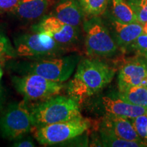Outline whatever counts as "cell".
Listing matches in <instances>:
<instances>
[{
    "label": "cell",
    "instance_id": "3",
    "mask_svg": "<svg viewBox=\"0 0 147 147\" xmlns=\"http://www.w3.org/2000/svg\"><path fill=\"white\" fill-rule=\"evenodd\" d=\"M31 113L35 126L38 127L82 117L78 102L70 96L48 99L33 108Z\"/></svg>",
    "mask_w": 147,
    "mask_h": 147
},
{
    "label": "cell",
    "instance_id": "15",
    "mask_svg": "<svg viewBox=\"0 0 147 147\" xmlns=\"http://www.w3.org/2000/svg\"><path fill=\"white\" fill-rule=\"evenodd\" d=\"M48 6V0H21L12 12L24 19L34 20L43 15Z\"/></svg>",
    "mask_w": 147,
    "mask_h": 147
},
{
    "label": "cell",
    "instance_id": "1",
    "mask_svg": "<svg viewBox=\"0 0 147 147\" xmlns=\"http://www.w3.org/2000/svg\"><path fill=\"white\" fill-rule=\"evenodd\" d=\"M116 70L97 59L79 61L74 76L67 85L69 96L78 102L98 93L112 81Z\"/></svg>",
    "mask_w": 147,
    "mask_h": 147
},
{
    "label": "cell",
    "instance_id": "25",
    "mask_svg": "<svg viewBox=\"0 0 147 147\" xmlns=\"http://www.w3.org/2000/svg\"><path fill=\"white\" fill-rule=\"evenodd\" d=\"M13 146L17 147H34L35 144L32 140H22L14 143Z\"/></svg>",
    "mask_w": 147,
    "mask_h": 147
},
{
    "label": "cell",
    "instance_id": "23",
    "mask_svg": "<svg viewBox=\"0 0 147 147\" xmlns=\"http://www.w3.org/2000/svg\"><path fill=\"white\" fill-rule=\"evenodd\" d=\"M132 49L140 53L147 50V34H142L138 37L133 43L130 45Z\"/></svg>",
    "mask_w": 147,
    "mask_h": 147
},
{
    "label": "cell",
    "instance_id": "19",
    "mask_svg": "<svg viewBox=\"0 0 147 147\" xmlns=\"http://www.w3.org/2000/svg\"><path fill=\"white\" fill-rule=\"evenodd\" d=\"M82 10L89 16H99L105 12L110 0H78Z\"/></svg>",
    "mask_w": 147,
    "mask_h": 147
},
{
    "label": "cell",
    "instance_id": "9",
    "mask_svg": "<svg viewBox=\"0 0 147 147\" xmlns=\"http://www.w3.org/2000/svg\"><path fill=\"white\" fill-rule=\"evenodd\" d=\"M35 32L51 36L55 41L68 47L77 41L78 27L71 26L60 21L56 16H46L34 27Z\"/></svg>",
    "mask_w": 147,
    "mask_h": 147
},
{
    "label": "cell",
    "instance_id": "14",
    "mask_svg": "<svg viewBox=\"0 0 147 147\" xmlns=\"http://www.w3.org/2000/svg\"><path fill=\"white\" fill-rule=\"evenodd\" d=\"M78 0H60L55 8L54 16L63 23L78 27L84 17Z\"/></svg>",
    "mask_w": 147,
    "mask_h": 147
},
{
    "label": "cell",
    "instance_id": "5",
    "mask_svg": "<svg viewBox=\"0 0 147 147\" xmlns=\"http://www.w3.org/2000/svg\"><path fill=\"white\" fill-rule=\"evenodd\" d=\"M85 48L91 57H109L118 51L119 47L110 31L99 16H91L84 21Z\"/></svg>",
    "mask_w": 147,
    "mask_h": 147
},
{
    "label": "cell",
    "instance_id": "17",
    "mask_svg": "<svg viewBox=\"0 0 147 147\" xmlns=\"http://www.w3.org/2000/svg\"><path fill=\"white\" fill-rule=\"evenodd\" d=\"M113 17L123 23H138L131 5L126 0H111Z\"/></svg>",
    "mask_w": 147,
    "mask_h": 147
},
{
    "label": "cell",
    "instance_id": "28",
    "mask_svg": "<svg viewBox=\"0 0 147 147\" xmlns=\"http://www.w3.org/2000/svg\"><path fill=\"white\" fill-rule=\"evenodd\" d=\"M140 54H141V55H142V56L143 57L145 58V59H146L147 60V50L144 51V52L141 53Z\"/></svg>",
    "mask_w": 147,
    "mask_h": 147
},
{
    "label": "cell",
    "instance_id": "7",
    "mask_svg": "<svg viewBox=\"0 0 147 147\" xmlns=\"http://www.w3.org/2000/svg\"><path fill=\"white\" fill-rule=\"evenodd\" d=\"M12 81L18 93L29 101H45L58 95L63 87L61 82L32 74L14 76Z\"/></svg>",
    "mask_w": 147,
    "mask_h": 147
},
{
    "label": "cell",
    "instance_id": "12",
    "mask_svg": "<svg viewBox=\"0 0 147 147\" xmlns=\"http://www.w3.org/2000/svg\"><path fill=\"white\" fill-rule=\"evenodd\" d=\"M102 104L106 114L133 119L140 115H147V107L135 105L123 100L117 95L102 98Z\"/></svg>",
    "mask_w": 147,
    "mask_h": 147
},
{
    "label": "cell",
    "instance_id": "20",
    "mask_svg": "<svg viewBox=\"0 0 147 147\" xmlns=\"http://www.w3.org/2000/svg\"><path fill=\"white\" fill-rule=\"evenodd\" d=\"M16 56L15 48L12 47L8 37L0 29V63L13 59Z\"/></svg>",
    "mask_w": 147,
    "mask_h": 147
},
{
    "label": "cell",
    "instance_id": "26",
    "mask_svg": "<svg viewBox=\"0 0 147 147\" xmlns=\"http://www.w3.org/2000/svg\"><path fill=\"white\" fill-rule=\"evenodd\" d=\"M3 89L1 87V85L0 84V110H1L3 106Z\"/></svg>",
    "mask_w": 147,
    "mask_h": 147
},
{
    "label": "cell",
    "instance_id": "24",
    "mask_svg": "<svg viewBox=\"0 0 147 147\" xmlns=\"http://www.w3.org/2000/svg\"><path fill=\"white\" fill-rule=\"evenodd\" d=\"M20 1L21 0H0V12H12Z\"/></svg>",
    "mask_w": 147,
    "mask_h": 147
},
{
    "label": "cell",
    "instance_id": "13",
    "mask_svg": "<svg viewBox=\"0 0 147 147\" xmlns=\"http://www.w3.org/2000/svg\"><path fill=\"white\" fill-rule=\"evenodd\" d=\"M110 26L114 39L122 49L130 47L140 35L142 34V24L140 23H123L110 18Z\"/></svg>",
    "mask_w": 147,
    "mask_h": 147
},
{
    "label": "cell",
    "instance_id": "2",
    "mask_svg": "<svg viewBox=\"0 0 147 147\" xmlns=\"http://www.w3.org/2000/svg\"><path fill=\"white\" fill-rule=\"evenodd\" d=\"M79 61V56L70 55L17 62L12 68L21 75L37 74L48 80L62 83L70 78Z\"/></svg>",
    "mask_w": 147,
    "mask_h": 147
},
{
    "label": "cell",
    "instance_id": "29",
    "mask_svg": "<svg viewBox=\"0 0 147 147\" xmlns=\"http://www.w3.org/2000/svg\"><path fill=\"white\" fill-rule=\"evenodd\" d=\"M2 76H3V71H2V68H1V63H0V80H1Z\"/></svg>",
    "mask_w": 147,
    "mask_h": 147
},
{
    "label": "cell",
    "instance_id": "16",
    "mask_svg": "<svg viewBox=\"0 0 147 147\" xmlns=\"http://www.w3.org/2000/svg\"><path fill=\"white\" fill-rule=\"evenodd\" d=\"M117 96L135 105L147 107V85L140 84L119 91Z\"/></svg>",
    "mask_w": 147,
    "mask_h": 147
},
{
    "label": "cell",
    "instance_id": "10",
    "mask_svg": "<svg viewBox=\"0 0 147 147\" xmlns=\"http://www.w3.org/2000/svg\"><path fill=\"white\" fill-rule=\"evenodd\" d=\"M140 84L147 85V60L145 58H133L126 61L119 70V91Z\"/></svg>",
    "mask_w": 147,
    "mask_h": 147
},
{
    "label": "cell",
    "instance_id": "6",
    "mask_svg": "<svg viewBox=\"0 0 147 147\" xmlns=\"http://www.w3.org/2000/svg\"><path fill=\"white\" fill-rule=\"evenodd\" d=\"M34 127L31 110L25 101L10 104L0 115V134L4 138H19Z\"/></svg>",
    "mask_w": 147,
    "mask_h": 147
},
{
    "label": "cell",
    "instance_id": "21",
    "mask_svg": "<svg viewBox=\"0 0 147 147\" xmlns=\"http://www.w3.org/2000/svg\"><path fill=\"white\" fill-rule=\"evenodd\" d=\"M136 16L138 21L141 24L147 22V0H127Z\"/></svg>",
    "mask_w": 147,
    "mask_h": 147
},
{
    "label": "cell",
    "instance_id": "18",
    "mask_svg": "<svg viewBox=\"0 0 147 147\" xmlns=\"http://www.w3.org/2000/svg\"><path fill=\"white\" fill-rule=\"evenodd\" d=\"M100 136L103 146L109 147H143L147 146V142L144 140L130 141L121 139L113 134L100 130Z\"/></svg>",
    "mask_w": 147,
    "mask_h": 147
},
{
    "label": "cell",
    "instance_id": "4",
    "mask_svg": "<svg viewBox=\"0 0 147 147\" xmlns=\"http://www.w3.org/2000/svg\"><path fill=\"white\" fill-rule=\"evenodd\" d=\"M14 42L17 56L29 59L59 57L67 51L66 46L42 33L21 34L16 37Z\"/></svg>",
    "mask_w": 147,
    "mask_h": 147
},
{
    "label": "cell",
    "instance_id": "8",
    "mask_svg": "<svg viewBox=\"0 0 147 147\" xmlns=\"http://www.w3.org/2000/svg\"><path fill=\"white\" fill-rule=\"evenodd\" d=\"M89 127L90 121L81 117L70 121L39 127L35 137L40 144L43 145L59 144L81 135Z\"/></svg>",
    "mask_w": 147,
    "mask_h": 147
},
{
    "label": "cell",
    "instance_id": "22",
    "mask_svg": "<svg viewBox=\"0 0 147 147\" xmlns=\"http://www.w3.org/2000/svg\"><path fill=\"white\" fill-rule=\"evenodd\" d=\"M134 129L143 140L147 142V115H140L130 119Z\"/></svg>",
    "mask_w": 147,
    "mask_h": 147
},
{
    "label": "cell",
    "instance_id": "27",
    "mask_svg": "<svg viewBox=\"0 0 147 147\" xmlns=\"http://www.w3.org/2000/svg\"><path fill=\"white\" fill-rule=\"evenodd\" d=\"M142 28H143V31H142L143 34H147V22L144 24H142Z\"/></svg>",
    "mask_w": 147,
    "mask_h": 147
},
{
    "label": "cell",
    "instance_id": "11",
    "mask_svg": "<svg viewBox=\"0 0 147 147\" xmlns=\"http://www.w3.org/2000/svg\"><path fill=\"white\" fill-rule=\"evenodd\" d=\"M100 130L126 140H143L134 129L130 119L125 117L106 114Z\"/></svg>",
    "mask_w": 147,
    "mask_h": 147
}]
</instances>
